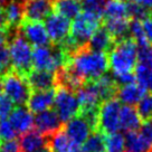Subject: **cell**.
Returning a JSON list of instances; mask_svg holds the SVG:
<instances>
[{
	"mask_svg": "<svg viewBox=\"0 0 152 152\" xmlns=\"http://www.w3.org/2000/svg\"><path fill=\"white\" fill-rule=\"evenodd\" d=\"M67 64L85 83L99 80L110 68L107 54L94 52L87 45L72 54Z\"/></svg>",
	"mask_w": 152,
	"mask_h": 152,
	"instance_id": "cell-1",
	"label": "cell"
},
{
	"mask_svg": "<svg viewBox=\"0 0 152 152\" xmlns=\"http://www.w3.org/2000/svg\"><path fill=\"white\" fill-rule=\"evenodd\" d=\"M12 69L21 76L28 75L33 71V48L20 33L19 28L9 35L7 39Z\"/></svg>",
	"mask_w": 152,
	"mask_h": 152,
	"instance_id": "cell-2",
	"label": "cell"
},
{
	"mask_svg": "<svg viewBox=\"0 0 152 152\" xmlns=\"http://www.w3.org/2000/svg\"><path fill=\"white\" fill-rule=\"evenodd\" d=\"M107 57L113 74L132 73L138 64V46L132 38L129 37L115 44Z\"/></svg>",
	"mask_w": 152,
	"mask_h": 152,
	"instance_id": "cell-3",
	"label": "cell"
},
{
	"mask_svg": "<svg viewBox=\"0 0 152 152\" xmlns=\"http://www.w3.org/2000/svg\"><path fill=\"white\" fill-rule=\"evenodd\" d=\"M103 17L100 15L83 10L76 18L73 19L69 36L77 45V47L86 46L93 34L102 26Z\"/></svg>",
	"mask_w": 152,
	"mask_h": 152,
	"instance_id": "cell-4",
	"label": "cell"
},
{
	"mask_svg": "<svg viewBox=\"0 0 152 152\" xmlns=\"http://www.w3.org/2000/svg\"><path fill=\"white\" fill-rule=\"evenodd\" d=\"M0 91L17 106H25L31 94L26 77L11 69L0 78Z\"/></svg>",
	"mask_w": 152,
	"mask_h": 152,
	"instance_id": "cell-5",
	"label": "cell"
},
{
	"mask_svg": "<svg viewBox=\"0 0 152 152\" xmlns=\"http://www.w3.org/2000/svg\"><path fill=\"white\" fill-rule=\"evenodd\" d=\"M120 111L121 102L116 97L104 101L99 110L97 131L103 134H113L120 131Z\"/></svg>",
	"mask_w": 152,
	"mask_h": 152,
	"instance_id": "cell-6",
	"label": "cell"
},
{
	"mask_svg": "<svg viewBox=\"0 0 152 152\" xmlns=\"http://www.w3.org/2000/svg\"><path fill=\"white\" fill-rule=\"evenodd\" d=\"M54 107L63 124H66L68 121H71L80 113V104L77 101L76 93L64 87L57 86Z\"/></svg>",
	"mask_w": 152,
	"mask_h": 152,
	"instance_id": "cell-7",
	"label": "cell"
},
{
	"mask_svg": "<svg viewBox=\"0 0 152 152\" xmlns=\"http://www.w3.org/2000/svg\"><path fill=\"white\" fill-rule=\"evenodd\" d=\"M72 23L69 19L56 12H52L45 19V28L53 45H59L71 34Z\"/></svg>",
	"mask_w": 152,
	"mask_h": 152,
	"instance_id": "cell-8",
	"label": "cell"
},
{
	"mask_svg": "<svg viewBox=\"0 0 152 152\" xmlns=\"http://www.w3.org/2000/svg\"><path fill=\"white\" fill-rule=\"evenodd\" d=\"M19 30L26 40L35 47H49L53 44L48 37L47 30L42 21H26L19 26Z\"/></svg>",
	"mask_w": 152,
	"mask_h": 152,
	"instance_id": "cell-9",
	"label": "cell"
},
{
	"mask_svg": "<svg viewBox=\"0 0 152 152\" xmlns=\"http://www.w3.org/2000/svg\"><path fill=\"white\" fill-rule=\"evenodd\" d=\"M34 128L45 138H49L62 130L64 124L56 111L49 109L36 114V116L34 118Z\"/></svg>",
	"mask_w": 152,
	"mask_h": 152,
	"instance_id": "cell-10",
	"label": "cell"
},
{
	"mask_svg": "<svg viewBox=\"0 0 152 152\" xmlns=\"http://www.w3.org/2000/svg\"><path fill=\"white\" fill-rule=\"evenodd\" d=\"M77 101L80 104V113L97 111L100 109L103 100L101 97L100 92L96 88L94 82H87L76 92Z\"/></svg>",
	"mask_w": 152,
	"mask_h": 152,
	"instance_id": "cell-11",
	"label": "cell"
},
{
	"mask_svg": "<svg viewBox=\"0 0 152 152\" xmlns=\"http://www.w3.org/2000/svg\"><path fill=\"white\" fill-rule=\"evenodd\" d=\"M54 12V0H24V20L42 21Z\"/></svg>",
	"mask_w": 152,
	"mask_h": 152,
	"instance_id": "cell-12",
	"label": "cell"
},
{
	"mask_svg": "<svg viewBox=\"0 0 152 152\" xmlns=\"http://www.w3.org/2000/svg\"><path fill=\"white\" fill-rule=\"evenodd\" d=\"M64 130L68 138L77 145H83V143L93 132L90 123L81 114H77L75 118H73L71 121L64 124Z\"/></svg>",
	"mask_w": 152,
	"mask_h": 152,
	"instance_id": "cell-13",
	"label": "cell"
},
{
	"mask_svg": "<svg viewBox=\"0 0 152 152\" xmlns=\"http://www.w3.org/2000/svg\"><path fill=\"white\" fill-rule=\"evenodd\" d=\"M26 80L33 92H44L56 87V76L53 72L33 69L26 76Z\"/></svg>",
	"mask_w": 152,
	"mask_h": 152,
	"instance_id": "cell-14",
	"label": "cell"
},
{
	"mask_svg": "<svg viewBox=\"0 0 152 152\" xmlns=\"http://www.w3.org/2000/svg\"><path fill=\"white\" fill-rule=\"evenodd\" d=\"M8 120L18 134H24L34 129V116L27 106H16Z\"/></svg>",
	"mask_w": 152,
	"mask_h": 152,
	"instance_id": "cell-15",
	"label": "cell"
},
{
	"mask_svg": "<svg viewBox=\"0 0 152 152\" xmlns=\"http://www.w3.org/2000/svg\"><path fill=\"white\" fill-rule=\"evenodd\" d=\"M56 94V87L44 92H31L26 106L31 113H40L46 110H49L54 105Z\"/></svg>",
	"mask_w": 152,
	"mask_h": 152,
	"instance_id": "cell-16",
	"label": "cell"
},
{
	"mask_svg": "<svg viewBox=\"0 0 152 152\" xmlns=\"http://www.w3.org/2000/svg\"><path fill=\"white\" fill-rule=\"evenodd\" d=\"M130 20L129 18L103 19L102 26L109 31L116 44L130 37Z\"/></svg>",
	"mask_w": 152,
	"mask_h": 152,
	"instance_id": "cell-17",
	"label": "cell"
},
{
	"mask_svg": "<svg viewBox=\"0 0 152 152\" xmlns=\"http://www.w3.org/2000/svg\"><path fill=\"white\" fill-rule=\"evenodd\" d=\"M147 93L148 91L135 82L133 84H129V85L119 87L115 97L121 103H124L125 105H129V106H134V105L138 104Z\"/></svg>",
	"mask_w": 152,
	"mask_h": 152,
	"instance_id": "cell-18",
	"label": "cell"
},
{
	"mask_svg": "<svg viewBox=\"0 0 152 152\" xmlns=\"http://www.w3.org/2000/svg\"><path fill=\"white\" fill-rule=\"evenodd\" d=\"M6 17V25L8 33L15 29H18L24 20V0H10L4 7Z\"/></svg>",
	"mask_w": 152,
	"mask_h": 152,
	"instance_id": "cell-19",
	"label": "cell"
},
{
	"mask_svg": "<svg viewBox=\"0 0 152 152\" xmlns=\"http://www.w3.org/2000/svg\"><path fill=\"white\" fill-rule=\"evenodd\" d=\"M47 144V138H45L36 130L20 134L18 141L19 152H37Z\"/></svg>",
	"mask_w": 152,
	"mask_h": 152,
	"instance_id": "cell-20",
	"label": "cell"
},
{
	"mask_svg": "<svg viewBox=\"0 0 152 152\" xmlns=\"http://www.w3.org/2000/svg\"><path fill=\"white\" fill-rule=\"evenodd\" d=\"M87 46L90 49L94 50V52L109 54L115 46V42L112 38V36L109 34V31L103 26H101L91 37Z\"/></svg>",
	"mask_w": 152,
	"mask_h": 152,
	"instance_id": "cell-21",
	"label": "cell"
},
{
	"mask_svg": "<svg viewBox=\"0 0 152 152\" xmlns=\"http://www.w3.org/2000/svg\"><path fill=\"white\" fill-rule=\"evenodd\" d=\"M142 121L134 106L124 105L120 111V130L124 132H133L140 129Z\"/></svg>",
	"mask_w": 152,
	"mask_h": 152,
	"instance_id": "cell-22",
	"label": "cell"
},
{
	"mask_svg": "<svg viewBox=\"0 0 152 152\" xmlns=\"http://www.w3.org/2000/svg\"><path fill=\"white\" fill-rule=\"evenodd\" d=\"M124 152H152V144L137 131L128 132L124 137Z\"/></svg>",
	"mask_w": 152,
	"mask_h": 152,
	"instance_id": "cell-23",
	"label": "cell"
},
{
	"mask_svg": "<svg viewBox=\"0 0 152 152\" xmlns=\"http://www.w3.org/2000/svg\"><path fill=\"white\" fill-rule=\"evenodd\" d=\"M83 6L80 0H54V12L67 19H74L82 12Z\"/></svg>",
	"mask_w": 152,
	"mask_h": 152,
	"instance_id": "cell-24",
	"label": "cell"
},
{
	"mask_svg": "<svg viewBox=\"0 0 152 152\" xmlns=\"http://www.w3.org/2000/svg\"><path fill=\"white\" fill-rule=\"evenodd\" d=\"M103 19L129 18L126 0H109L103 9Z\"/></svg>",
	"mask_w": 152,
	"mask_h": 152,
	"instance_id": "cell-25",
	"label": "cell"
},
{
	"mask_svg": "<svg viewBox=\"0 0 152 152\" xmlns=\"http://www.w3.org/2000/svg\"><path fill=\"white\" fill-rule=\"evenodd\" d=\"M82 149L84 152H105V134L100 131L92 132Z\"/></svg>",
	"mask_w": 152,
	"mask_h": 152,
	"instance_id": "cell-26",
	"label": "cell"
},
{
	"mask_svg": "<svg viewBox=\"0 0 152 152\" xmlns=\"http://www.w3.org/2000/svg\"><path fill=\"white\" fill-rule=\"evenodd\" d=\"M130 37L135 42L138 47L149 45V42L144 34L142 21L140 20H130Z\"/></svg>",
	"mask_w": 152,
	"mask_h": 152,
	"instance_id": "cell-27",
	"label": "cell"
},
{
	"mask_svg": "<svg viewBox=\"0 0 152 152\" xmlns=\"http://www.w3.org/2000/svg\"><path fill=\"white\" fill-rule=\"evenodd\" d=\"M137 111L142 122L152 119V92H148L137 104Z\"/></svg>",
	"mask_w": 152,
	"mask_h": 152,
	"instance_id": "cell-28",
	"label": "cell"
},
{
	"mask_svg": "<svg viewBox=\"0 0 152 152\" xmlns=\"http://www.w3.org/2000/svg\"><path fill=\"white\" fill-rule=\"evenodd\" d=\"M105 152H124V135L119 132L105 135Z\"/></svg>",
	"mask_w": 152,
	"mask_h": 152,
	"instance_id": "cell-29",
	"label": "cell"
},
{
	"mask_svg": "<svg viewBox=\"0 0 152 152\" xmlns=\"http://www.w3.org/2000/svg\"><path fill=\"white\" fill-rule=\"evenodd\" d=\"M126 10H128V17L131 20H140L142 21L148 18L151 12L147 10L144 7L134 2L132 0H126Z\"/></svg>",
	"mask_w": 152,
	"mask_h": 152,
	"instance_id": "cell-30",
	"label": "cell"
},
{
	"mask_svg": "<svg viewBox=\"0 0 152 152\" xmlns=\"http://www.w3.org/2000/svg\"><path fill=\"white\" fill-rule=\"evenodd\" d=\"M12 69L11 65V59H10V54L8 46L4 44L0 46V78L9 73Z\"/></svg>",
	"mask_w": 152,
	"mask_h": 152,
	"instance_id": "cell-31",
	"label": "cell"
},
{
	"mask_svg": "<svg viewBox=\"0 0 152 152\" xmlns=\"http://www.w3.org/2000/svg\"><path fill=\"white\" fill-rule=\"evenodd\" d=\"M17 137V132L15 131L12 125L8 119L0 120V143L12 141Z\"/></svg>",
	"mask_w": 152,
	"mask_h": 152,
	"instance_id": "cell-32",
	"label": "cell"
},
{
	"mask_svg": "<svg viewBox=\"0 0 152 152\" xmlns=\"http://www.w3.org/2000/svg\"><path fill=\"white\" fill-rule=\"evenodd\" d=\"M80 1L82 2L84 10L92 11V12H95V14L102 16L104 6L106 5V2L109 0H80Z\"/></svg>",
	"mask_w": 152,
	"mask_h": 152,
	"instance_id": "cell-33",
	"label": "cell"
},
{
	"mask_svg": "<svg viewBox=\"0 0 152 152\" xmlns=\"http://www.w3.org/2000/svg\"><path fill=\"white\" fill-rule=\"evenodd\" d=\"M138 61L152 69V45L138 47Z\"/></svg>",
	"mask_w": 152,
	"mask_h": 152,
	"instance_id": "cell-34",
	"label": "cell"
},
{
	"mask_svg": "<svg viewBox=\"0 0 152 152\" xmlns=\"http://www.w3.org/2000/svg\"><path fill=\"white\" fill-rule=\"evenodd\" d=\"M12 110H14V103L8 96H6L0 91V120L7 119V116H9Z\"/></svg>",
	"mask_w": 152,
	"mask_h": 152,
	"instance_id": "cell-35",
	"label": "cell"
},
{
	"mask_svg": "<svg viewBox=\"0 0 152 152\" xmlns=\"http://www.w3.org/2000/svg\"><path fill=\"white\" fill-rule=\"evenodd\" d=\"M140 134L150 144H152V119L142 122V125L140 126Z\"/></svg>",
	"mask_w": 152,
	"mask_h": 152,
	"instance_id": "cell-36",
	"label": "cell"
},
{
	"mask_svg": "<svg viewBox=\"0 0 152 152\" xmlns=\"http://www.w3.org/2000/svg\"><path fill=\"white\" fill-rule=\"evenodd\" d=\"M142 26L144 29V34L147 37L148 42L150 45H152V14L145 18L144 20H142Z\"/></svg>",
	"mask_w": 152,
	"mask_h": 152,
	"instance_id": "cell-37",
	"label": "cell"
},
{
	"mask_svg": "<svg viewBox=\"0 0 152 152\" xmlns=\"http://www.w3.org/2000/svg\"><path fill=\"white\" fill-rule=\"evenodd\" d=\"M134 2L139 4L140 6L144 7L147 10H149L150 12L152 14V0H132Z\"/></svg>",
	"mask_w": 152,
	"mask_h": 152,
	"instance_id": "cell-38",
	"label": "cell"
},
{
	"mask_svg": "<svg viewBox=\"0 0 152 152\" xmlns=\"http://www.w3.org/2000/svg\"><path fill=\"white\" fill-rule=\"evenodd\" d=\"M0 27L5 28L8 33V29H7V25H6V17H5V10L4 8L0 6Z\"/></svg>",
	"mask_w": 152,
	"mask_h": 152,
	"instance_id": "cell-39",
	"label": "cell"
},
{
	"mask_svg": "<svg viewBox=\"0 0 152 152\" xmlns=\"http://www.w3.org/2000/svg\"><path fill=\"white\" fill-rule=\"evenodd\" d=\"M7 38H8V33L5 28L0 27V46L4 45L7 42Z\"/></svg>",
	"mask_w": 152,
	"mask_h": 152,
	"instance_id": "cell-40",
	"label": "cell"
},
{
	"mask_svg": "<svg viewBox=\"0 0 152 152\" xmlns=\"http://www.w3.org/2000/svg\"><path fill=\"white\" fill-rule=\"evenodd\" d=\"M10 0H0V6L4 8V7H6V5L9 2Z\"/></svg>",
	"mask_w": 152,
	"mask_h": 152,
	"instance_id": "cell-41",
	"label": "cell"
},
{
	"mask_svg": "<svg viewBox=\"0 0 152 152\" xmlns=\"http://www.w3.org/2000/svg\"><path fill=\"white\" fill-rule=\"evenodd\" d=\"M148 91L152 92V78H151V82H150V85H149V87H148Z\"/></svg>",
	"mask_w": 152,
	"mask_h": 152,
	"instance_id": "cell-42",
	"label": "cell"
}]
</instances>
